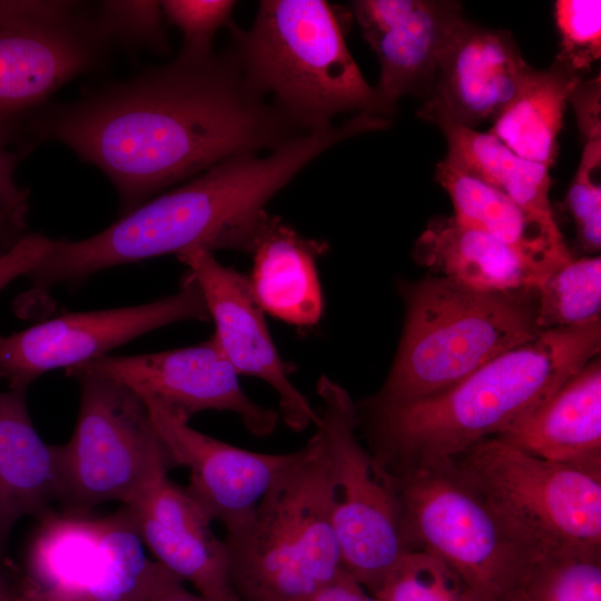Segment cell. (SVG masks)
Segmentation results:
<instances>
[{
  "instance_id": "obj_15",
  "label": "cell",
  "mask_w": 601,
  "mask_h": 601,
  "mask_svg": "<svg viewBox=\"0 0 601 601\" xmlns=\"http://www.w3.org/2000/svg\"><path fill=\"white\" fill-rule=\"evenodd\" d=\"M142 402L173 469L188 470L186 490L213 522L223 524L225 534L249 521L264 495L298 455V450L262 453L231 445L193 428L188 420L157 402Z\"/></svg>"
},
{
  "instance_id": "obj_22",
  "label": "cell",
  "mask_w": 601,
  "mask_h": 601,
  "mask_svg": "<svg viewBox=\"0 0 601 601\" xmlns=\"http://www.w3.org/2000/svg\"><path fill=\"white\" fill-rule=\"evenodd\" d=\"M413 257L435 276L487 292L536 288L543 275L514 249L453 216L432 219L416 239Z\"/></svg>"
},
{
  "instance_id": "obj_16",
  "label": "cell",
  "mask_w": 601,
  "mask_h": 601,
  "mask_svg": "<svg viewBox=\"0 0 601 601\" xmlns=\"http://www.w3.org/2000/svg\"><path fill=\"white\" fill-rule=\"evenodd\" d=\"M354 14L381 68L375 87L392 114L406 95L426 97L440 56L463 19L462 8L445 0H357Z\"/></svg>"
},
{
  "instance_id": "obj_39",
  "label": "cell",
  "mask_w": 601,
  "mask_h": 601,
  "mask_svg": "<svg viewBox=\"0 0 601 601\" xmlns=\"http://www.w3.org/2000/svg\"><path fill=\"white\" fill-rule=\"evenodd\" d=\"M148 601H211L195 591H190L185 587V583L177 582L156 595H154Z\"/></svg>"
},
{
  "instance_id": "obj_35",
  "label": "cell",
  "mask_w": 601,
  "mask_h": 601,
  "mask_svg": "<svg viewBox=\"0 0 601 601\" xmlns=\"http://www.w3.org/2000/svg\"><path fill=\"white\" fill-rule=\"evenodd\" d=\"M52 238L26 233L8 252L0 255V292L19 277H28L50 249Z\"/></svg>"
},
{
  "instance_id": "obj_24",
  "label": "cell",
  "mask_w": 601,
  "mask_h": 601,
  "mask_svg": "<svg viewBox=\"0 0 601 601\" xmlns=\"http://www.w3.org/2000/svg\"><path fill=\"white\" fill-rule=\"evenodd\" d=\"M417 115L444 134V160L503 194L533 217L556 225L546 166L518 156L487 131L462 126L437 111L421 107Z\"/></svg>"
},
{
  "instance_id": "obj_5",
  "label": "cell",
  "mask_w": 601,
  "mask_h": 601,
  "mask_svg": "<svg viewBox=\"0 0 601 601\" xmlns=\"http://www.w3.org/2000/svg\"><path fill=\"white\" fill-rule=\"evenodd\" d=\"M342 14L323 0H263L250 28L229 24L247 81L304 132L341 114L391 115L352 57Z\"/></svg>"
},
{
  "instance_id": "obj_19",
  "label": "cell",
  "mask_w": 601,
  "mask_h": 601,
  "mask_svg": "<svg viewBox=\"0 0 601 601\" xmlns=\"http://www.w3.org/2000/svg\"><path fill=\"white\" fill-rule=\"evenodd\" d=\"M496 437L533 456L601 473L600 355Z\"/></svg>"
},
{
  "instance_id": "obj_26",
  "label": "cell",
  "mask_w": 601,
  "mask_h": 601,
  "mask_svg": "<svg viewBox=\"0 0 601 601\" xmlns=\"http://www.w3.org/2000/svg\"><path fill=\"white\" fill-rule=\"evenodd\" d=\"M38 520L27 551L26 575L85 599L101 561L102 518L51 510Z\"/></svg>"
},
{
  "instance_id": "obj_37",
  "label": "cell",
  "mask_w": 601,
  "mask_h": 601,
  "mask_svg": "<svg viewBox=\"0 0 601 601\" xmlns=\"http://www.w3.org/2000/svg\"><path fill=\"white\" fill-rule=\"evenodd\" d=\"M313 601H376L345 569Z\"/></svg>"
},
{
  "instance_id": "obj_7",
  "label": "cell",
  "mask_w": 601,
  "mask_h": 601,
  "mask_svg": "<svg viewBox=\"0 0 601 601\" xmlns=\"http://www.w3.org/2000/svg\"><path fill=\"white\" fill-rule=\"evenodd\" d=\"M388 475L408 551L443 561L474 601H513L550 549L503 518L450 459Z\"/></svg>"
},
{
  "instance_id": "obj_1",
  "label": "cell",
  "mask_w": 601,
  "mask_h": 601,
  "mask_svg": "<svg viewBox=\"0 0 601 601\" xmlns=\"http://www.w3.org/2000/svg\"><path fill=\"white\" fill-rule=\"evenodd\" d=\"M112 184L121 216L239 154L270 151L304 134L247 81L231 51L183 53L35 119Z\"/></svg>"
},
{
  "instance_id": "obj_41",
  "label": "cell",
  "mask_w": 601,
  "mask_h": 601,
  "mask_svg": "<svg viewBox=\"0 0 601 601\" xmlns=\"http://www.w3.org/2000/svg\"><path fill=\"white\" fill-rule=\"evenodd\" d=\"M6 120H8V117L0 112V125H2Z\"/></svg>"
},
{
  "instance_id": "obj_8",
  "label": "cell",
  "mask_w": 601,
  "mask_h": 601,
  "mask_svg": "<svg viewBox=\"0 0 601 601\" xmlns=\"http://www.w3.org/2000/svg\"><path fill=\"white\" fill-rule=\"evenodd\" d=\"M80 387L70 440L55 445L63 511L89 513L110 501L130 503L173 466L142 400L126 386L86 372H67Z\"/></svg>"
},
{
  "instance_id": "obj_30",
  "label": "cell",
  "mask_w": 601,
  "mask_h": 601,
  "mask_svg": "<svg viewBox=\"0 0 601 601\" xmlns=\"http://www.w3.org/2000/svg\"><path fill=\"white\" fill-rule=\"evenodd\" d=\"M373 597L376 601H474L443 561L420 549L402 556Z\"/></svg>"
},
{
  "instance_id": "obj_27",
  "label": "cell",
  "mask_w": 601,
  "mask_h": 601,
  "mask_svg": "<svg viewBox=\"0 0 601 601\" xmlns=\"http://www.w3.org/2000/svg\"><path fill=\"white\" fill-rule=\"evenodd\" d=\"M102 550L101 573L86 601H148L164 589L181 582L148 556L125 505L102 516Z\"/></svg>"
},
{
  "instance_id": "obj_33",
  "label": "cell",
  "mask_w": 601,
  "mask_h": 601,
  "mask_svg": "<svg viewBox=\"0 0 601 601\" xmlns=\"http://www.w3.org/2000/svg\"><path fill=\"white\" fill-rule=\"evenodd\" d=\"M236 6L231 0L160 1L164 18L183 35L180 53L201 57L214 52L213 42L223 27L233 22Z\"/></svg>"
},
{
  "instance_id": "obj_14",
  "label": "cell",
  "mask_w": 601,
  "mask_h": 601,
  "mask_svg": "<svg viewBox=\"0 0 601 601\" xmlns=\"http://www.w3.org/2000/svg\"><path fill=\"white\" fill-rule=\"evenodd\" d=\"M177 257L197 282L215 324L213 336L234 371L257 377L276 392L278 415L288 428L302 432L315 426L317 410L290 381L293 367L272 339L247 275L223 265L204 248H191Z\"/></svg>"
},
{
  "instance_id": "obj_32",
  "label": "cell",
  "mask_w": 601,
  "mask_h": 601,
  "mask_svg": "<svg viewBox=\"0 0 601 601\" xmlns=\"http://www.w3.org/2000/svg\"><path fill=\"white\" fill-rule=\"evenodd\" d=\"M98 28L108 45L168 50L160 1H102L95 10Z\"/></svg>"
},
{
  "instance_id": "obj_4",
  "label": "cell",
  "mask_w": 601,
  "mask_h": 601,
  "mask_svg": "<svg viewBox=\"0 0 601 601\" xmlns=\"http://www.w3.org/2000/svg\"><path fill=\"white\" fill-rule=\"evenodd\" d=\"M402 335L382 387L361 400L395 406L442 393L493 358L535 339L538 289L487 293L430 275L400 282Z\"/></svg>"
},
{
  "instance_id": "obj_12",
  "label": "cell",
  "mask_w": 601,
  "mask_h": 601,
  "mask_svg": "<svg viewBox=\"0 0 601 601\" xmlns=\"http://www.w3.org/2000/svg\"><path fill=\"white\" fill-rule=\"evenodd\" d=\"M183 321H209L200 288L188 270L178 292L165 298L137 306L68 313L21 332L0 334V380L9 390L27 393L45 373L67 371Z\"/></svg>"
},
{
  "instance_id": "obj_40",
  "label": "cell",
  "mask_w": 601,
  "mask_h": 601,
  "mask_svg": "<svg viewBox=\"0 0 601 601\" xmlns=\"http://www.w3.org/2000/svg\"><path fill=\"white\" fill-rule=\"evenodd\" d=\"M16 584L17 581H12L8 577L4 568L0 563V601H14Z\"/></svg>"
},
{
  "instance_id": "obj_20",
  "label": "cell",
  "mask_w": 601,
  "mask_h": 601,
  "mask_svg": "<svg viewBox=\"0 0 601 601\" xmlns=\"http://www.w3.org/2000/svg\"><path fill=\"white\" fill-rule=\"evenodd\" d=\"M328 247L269 215L250 249L253 267L247 275L260 308L298 328L315 326L323 314L316 262Z\"/></svg>"
},
{
  "instance_id": "obj_18",
  "label": "cell",
  "mask_w": 601,
  "mask_h": 601,
  "mask_svg": "<svg viewBox=\"0 0 601 601\" xmlns=\"http://www.w3.org/2000/svg\"><path fill=\"white\" fill-rule=\"evenodd\" d=\"M125 506L146 548L166 570L211 601H239L225 542L185 486L164 473Z\"/></svg>"
},
{
  "instance_id": "obj_34",
  "label": "cell",
  "mask_w": 601,
  "mask_h": 601,
  "mask_svg": "<svg viewBox=\"0 0 601 601\" xmlns=\"http://www.w3.org/2000/svg\"><path fill=\"white\" fill-rule=\"evenodd\" d=\"M600 169L579 164L565 197L579 244L589 256L601 248Z\"/></svg>"
},
{
  "instance_id": "obj_29",
  "label": "cell",
  "mask_w": 601,
  "mask_h": 601,
  "mask_svg": "<svg viewBox=\"0 0 601 601\" xmlns=\"http://www.w3.org/2000/svg\"><path fill=\"white\" fill-rule=\"evenodd\" d=\"M513 601H601V549H548Z\"/></svg>"
},
{
  "instance_id": "obj_9",
  "label": "cell",
  "mask_w": 601,
  "mask_h": 601,
  "mask_svg": "<svg viewBox=\"0 0 601 601\" xmlns=\"http://www.w3.org/2000/svg\"><path fill=\"white\" fill-rule=\"evenodd\" d=\"M319 434L333 486L332 521L342 563L374 595L408 552L397 495L388 473L361 441L355 401L338 383L321 376Z\"/></svg>"
},
{
  "instance_id": "obj_3",
  "label": "cell",
  "mask_w": 601,
  "mask_h": 601,
  "mask_svg": "<svg viewBox=\"0 0 601 601\" xmlns=\"http://www.w3.org/2000/svg\"><path fill=\"white\" fill-rule=\"evenodd\" d=\"M600 349L601 318L544 331L436 395L384 407L355 402L357 431L390 474L452 459L530 415Z\"/></svg>"
},
{
  "instance_id": "obj_10",
  "label": "cell",
  "mask_w": 601,
  "mask_h": 601,
  "mask_svg": "<svg viewBox=\"0 0 601 601\" xmlns=\"http://www.w3.org/2000/svg\"><path fill=\"white\" fill-rule=\"evenodd\" d=\"M450 460L503 518L544 546L601 549V473L533 456L496 436Z\"/></svg>"
},
{
  "instance_id": "obj_6",
  "label": "cell",
  "mask_w": 601,
  "mask_h": 601,
  "mask_svg": "<svg viewBox=\"0 0 601 601\" xmlns=\"http://www.w3.org/2000/svg\"><path fill=\"white\" fill-rule=\"evenodd\" d=\"M329 461L315 431L249 521L225 534L239 601H313L344 570L332 521Z\"/></svg>"
},
{
  "instance_id": "obj_23",
  "label": "cell",
  "mask_w": 601,
  "mask_h": 601,
  "mask_svg": "<svg viewBox=\"0 0 601 601\" xmlns=\"http://www.w3.org/2000/svg\"><path fill=\"white\" fill-rule=\"evenodd\" d=\"M435 178L449 194L457 223L508 245L544 278L573 258L558 225L533 217L503 194L444 159L436 165Z\"/></svg>"
},
{
  "instance_id": "obj_36",
  "label": "cell",
  "mask_w": 601,
  "mask_h": 601,
  "mask_svg": "<svg viewBox=\"0 0 601 601\" xmlns=\"http://www.w3.org/2000/svg\"><path fill=\"white\" fill-rule=\"evenodd\" d=\"M21 154L0 149V205L28 210V190L16 181Z\"/></svg>"
},
{
  "instance_id": "obj_31",
  "label": "cell",
  "mask_w": 601,
  "mask_h": 601,
  "mask_svg": "<svg viewBox=\"0 0 601 601\" xmlns=\"http://www.w3.org/2000/svg\"><path fill=\"white\" fill-rule=\"evenodd\" d=\"M554 20L560 35L556 60L582 75L601 57V1L558 0Z\"/></svg>"
},
{
  "instance_id": "obj_17",
  "label": "cell",
  "mask_w": 601,
  "mask_h": 601,
  "mask_svg": "<svg viewBox=\"0 0 601 601\" xmlns=\"http://www.w3.org/2000/svg\"><path fill=\"white\" fill-rule=\"evenodd\" d=\"M532 69L509 31L463 18L440 56L422 107L474 129L499 116Z\"/></svg>"
},
{
  "instance_id": "obj_38",
  "label": "cell",
  "mask_w": 601,
  "mask_h": 601,
  "mask_svg": "<svg viewBox=\"0 0 601 601\" xmlns=\"http://www.w3.org/2000/svg\"><path fill=\"white\" fill-rule=\"evenodd\" d=\"M14 601H86V600L66 590L39 584L24 574L19 580H17Z\"/></svg>"
},
{
  "instance_id": "obj_11",
  "label": "cell",
  "mask_w": 601,
  "mask_h": 601,
  "mask_svg": "<svg viewBox=\"0 0 601 601\" xmlns=\"http://www.w3.org/2000/svg\"><path fill=\"white\" fill-rule=\"evenodd\" d=\"M108 42L82 2L0 0V112L37 109L92 70Z\"/></svg>"
},
{
  "instance_id": "obj_21",
  "label": "cell",
  "mask_w": 601,
  "mask_h": 601,
  "mask_svg": "<svg viewBox=\"0 0 601 601\" xmlns=\"http://www.w3.org/2000/svg\"><path fill=\"white\" fill-rule=\"evenodd\" d=\"M58 500L55 445L37 433L26 392L0 391V552L19 520L39 519Z\"/></svg>"
},
{
  "instance_id": "obj_13",
  "label": "cell",
  "mask_w": 601,
  "mask_h": 601,
  "mask_svg": "<svg viewBox=\"0 0 601 601\" xmlns=\"http://www.w3.org/2000/svg\"><path fill=\"white\" fill-rule=\"evenodd\" d=\"M73 371L112 380L141 400L157 402L188 421L204 411L234 413L258 437L270 435L279 418L277 411L247 396L214 336L171 351L132 356L107 354L66 373Z\"/></svg>"
},
{
  "instance_id": "obj_28",
  "label": "cell",
  "mask_w": 601,
  "mask_h": 601,
  "mask_svg": "<svg viewBox=\"0 0 601 601\" xmlns=\"http://www.w3.org/2000/svg\"><path fill=\"white\" fill-rule=\"evenodd\" d=\"M536 289V323L543 332L601 318L600 255L572 258L550 273Z\"/></svg>"
},
{
  "instance_id": "obj_25",
  "label": "cell",
  "mask_w": 601,
  "mask_h": 601,
  "mask_svg": "<svg viewBox=\"0 0 601 601\" xmlns=\"http://www.w3.org/2000/svg\"><path fill=\"white\" fill-rule=\"evenodd\" d=\"M581 80L556 59L544 70L532 69L487 132L518 156L550 168L569 97Z\"/></svg>"
},
{
  "instance_id": "obj_2",
  "label": "cell",
  "mask_w": 601,
  "mask_h": 601,
  "mask_svg": "<svg viewBox=\"0 0 601 601\" xmlns=\"http://www.w3.org/2000/svg\"><path fill=\"white\" fill-rule=\"evenodd\" d=\"M367 131L358 116L300 134L268 151L231 156L176 188L147 200L80 240L52 239L28 276L40 298L58 285L83 282L119 265L191 248L250 253L268 218L266 206L303 168L338 142Z\"/></svg>"
}]
</instances>
